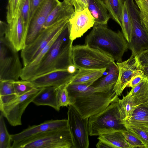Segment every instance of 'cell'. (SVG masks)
<instances>
[{"mask_svg": "<svg viewBox=\"0 0 148 148\" xmlns=\"http://www.w3.org/2000/svg\"><path fill=\"white\" fill-rule=\"evenodd\" d=\"M119 75L117 82L113 90L116 95H121L131 81L135 76L143 74L138 56L132 54L127 60L116 62Z\"/></svg>", "mask_w": 148, "mask_h": 148, "instance_id": "obj_12", "label": "cell"}, {"mask_svg": "<svg viewBox=\"0 0 148 148\" xmlns=\"http://www.w3.org/2000/svg\"><path fill=\"white\" fill-rule=\"evenodd\" d=\"M122 131L102 134L99 136L98 139L106 143L110 148H132L126 140Z\"/></svg>", "mask_w": 148, "mask_h": 148, "instance_id": "obj_23", "label": "cell"}, {"mask_svg": "<svg viewBox=\"0 0 148 148\" xmlns=\"http://www.w3.org/2000/svg\"><path fill=\"white\" fill-rule=\"evenodd\" d=\"M127 130L136 136L148 148V125L141 124H123Z\"/></svg>", "mask_w": 148, "mask_h": 148, "instance_id": "obj_28", "label": "cell"}, {"mask_svg": "<svg viewBox=\"0 0 148 148\" xmlns=\"http://www.w3.org/2000/svg\"><path fill=\"white\" fill-rule=\"evenodd\" d=\"M44 1V0H30L29 24L36 11Z\"/></svg>", "mask_w": 148, "mask_h": 148, "instance_id": "obj_37", "label": "cell"}, {"mask_svg": "<svg viewBox=\"0 0 148 148\" xmlns=\"http://www.w3.org/2000/svg\"><path fill=\"white\" fill-rule=\"evenodd\" d=\"M107 69H79L73 77L70 83H90L93 84L103 76Z\"/></svg>", "mask_w": 148, "mask_h": 148, "instance_id": "obj_22", "label": "cell"}, {"mask_svg": "<svg viewBox=\"0 0 148 148\" xmlns=\"http://www.w3.org/2000/svg\"><path fill=\"white\" fill-rule=\"evenodd\" d=\"M117 96L103 110L88 118L89 135L97 136L116 131L126 130L122 123L118 107Z\"/></svg>", "mask_w": 148, "mask_h": 148, "instance_id": "obj_5", "label": "cell"}, {"mask_svg": "<svg viewBox=\"0 0 148 148\" xmlns=\"http://www.w3.org/2000/svg\"><path fill=\"white\" fill-rule=\"evenodd\" d=\"M12 148H74V144L69 126L24 139Z\"/></svg>", "mask_w": 148, "mask_h": 148, "instance_id": "obj_4", "label": "cell"}, {"mask_svg": "<svg viewBox=\"0 0 148 148\" xmlns=\"http://www.w3.org/2000/svg\"><path fill=\"white\" fill-rule=\"evenodd\" d=\"M96 145V147L98 148H110L109 146L105 142L100 140Z\"/></svg>", "mask_w": 148, "mask_h": 148, "instance_id": "obj_42", "label": "cell"}, {"mask_svg": "<svg viewBox=\"0 0 148 148\" xmlns=\"http://www.w3.org/2000/svg\"><path fill=\"white\" fill-rule=\"evenodd\" d=\"M145 106H146L147 107H148V103H147V104L146 105H144Z\"/></svg>", "mask_w": 148, "mask_h": 148, "instance_id": "obj_45", "label": "cell"}, {"mask_svg": "<svg viewBox=\"0 0 148 148\" xmlns=\"http://www.w3.org/2000/svg\"><path fill=\"white\" fill-rule=\"evenodd\" d=\"M20 0H9L7 6L6 20L10 23L16 16Z\"/></svg>", "mask_w": 148, "mask_h": 148, "instance_id": "obj_34", "label": "cell"}, {"mask_svg": "<svg viewBox=\"0 0 148 148\" xmlns=\"http://www.w3.org/2000/svg\"><path fill=\"white\" fill-rule=\"evenodd\" d=\"M77 72L71 73L67 70H55L38 76L30 81L37 88L52 86L59 87L70 83Z\"/></svg>", "mask_w": 148, "mask_h": 148, "instance_id": "obj_15", "label": "cell"}, {"mask_svg": "<svg viewBox=\"0 0 148 148\" xmlns=\"http://www.w3.org/2000/svg\"><path fill=\"white\" fill-rule=\"evenodd\" d=\"M3 117L1 113L0 115V148H12L11 135L8 131Z\"/></svg>", "mask_w": 148, "mask_h": 148, "instance_id": "obj_31", "label": "cell"}, {"mask_svg": "<svg viewBox=\"0 0 148 148\" xmlns=\"http://www.w3.org/2000/svg\"><path fill=\"white\" fill-rule=\"evenodd\" d=\"M69 126L67 119L51 120L40 124L29 126L28 127L18 133L11 135L12 145L22 140L51 130Z\"/></svg>", "mask_w": 148, "mask_h": 148, "instance_id": "obj_16", "label": "cell"}, {"mask_svg": "<svg viewBox=\"0 0 148 148\" xmlns=\"http://www.w3.org/2000/svg\"><path fill=\"white\" fill-rule=\"evenodd\" d=\"M107 69L106 75L92 84L95 91L106 92L113 89L118 77V67L114 62Z\"/></svg>", "mask_w": 148, "mask_h": 148, "instance_id": "obj_19", "label": "cell"}, {"mask_svg": "<svg viewBox=\"0 0 148 148\" xmlns=\"http://www.w3.org/2000/svg\"><path fill=\"white\" fill-rule=\"evenodd\" d=\"M140 64L148 66V49L144 51L138 55Z\"/></svg>", "mask_w": 148, "mask_h": 148, "instance_id": "obj_39", "label": "cell"}, {"mask_svg": "<svg viewBox=\"0 0 148 148\" xmlns=\"http://www.w3.org/2000/svg\"><path fill=\"white\" fill-rule=\"evenodd\" d=\"M68 108L67 120L73 139L74 148H89L88 118H83L71 104L69 106Z\"/></svg>", "mask_w": 148, "mask_h": 148, "instance_id": "obj_11", "label": "cell"}, {"mask_svg": "<svg viewBox=\"0 0 148 148\" xmlns=\"http://www.w3.org/2000/svg\"><path fill=\"white\" fill-rule=\"evenodd\" d=\"M88 8L94 18L95 25H107L111 17L102 0H89Z\"/></svg>", "mask_w": 148, "mask_h": 148, "instance_id": "obj_21", "label": "cell"}, {"mask_svg": "<svg viewBox=\"0 0 148 148\" xmlns=\"http://www.w3.org/2000/svg\"><path fill=\"white\" fill-rule=\"evenodd\" d=\"M122 122L123 124H137L148 125V107L145 106L138 107L130 119Z\"/></svg>", "mask_w": 148, "mask_h": 148, "instance_id": "obj_29", "label": "cell"}, {"mask_svg": "<svg viewBox=\"0 0 148 148\" xmlns=\"http://www.w3.org/2000/svg\"><path fill=\"white\" fill-rule=\"evenodd\" d=\"M140 12L141 21L148 25V0H134Z\"/></svg>", "mask_w": 148, "mask_h": 148, "instance_id": "obj_36", "label": "cell"}, {"mask_svg": "<svg viewBox=\"0 0 148 148\" xmlns=\"http://www.w3.org/2000/svg\"><path fill=\"white\" fill-rule=\"evenodd\" d=\"M139 106L148 103V80L145 79L129 93Z\"/></svg>", "mask_w": 148, "mask_h": 148, "instance_id": "obj_25", "label": "cell"}, {"mask_svg": "<svg viewBox=\"0 0 148 148\" xmlns=\"http://www.w3.org/2000/svg\"><path fill=\"white\" fill-rule=\"evenodd\" d=\"M69 21L70 37L73 41L81 37L95 25L94 18L88 8L75 12Z\"/></svg>", "mask_w": 148, "mask_h": 148, "instance_id": "obj_17", "label": "cell"}, {"mask_svg": "<svg viewBox=\"0 0 148 148\" xmlns=\"http://www.w3.org/2000/svg\"><path fill=\"white\" fill-rule=\"evenodd\" d=\"M75 12L88 8L89 0H71Z\"/></svg>", "mask_w": 148, "mask_h": 148, "instance_id": "obj_38", "label": "cell"}, {"mask_svg": "<svg viewBox=\"0 0 148 148\" xmlns=\"http://www.w3.org/2000/svg\"><path fill=\"white\" fill-rule=\"evenodd\" d=\"M92 84L70 83L66 86L71 104L84 118L103 110L117 96L113 89L106 92L96 91Z\"/></svg>", "mask_w": 148, "mask_h": 148, "instance_id": "obj_1", "label": "cell"}, {"mask_svg": "<svg viewBox=\"0 0 148 148\" xmlns=\"http://www.w3.org/2000/svg\"><path fill=\"white\" fill-rule=\"evenodd\" d=\"M72 59L73 65L78 69H107L115 62L109 56L85 44L73 46Z\"/></svg>", "mask_w": 148, "mask_h": 148, "instance_id": "obj_6", "label": "cell"}, {"mask_svg": "<svg viewBox=\"0 0 148 148\" xmlns=\"http://www.w3.org/2000/svg\"><path fill=\"white\" fill-rule=\"evenodd\" d=\"M69 21L58 37L40 62L30 75L28 81L57 70H67L73 64V42L70 37Z\"/></svg>", "mask_w": 148, "mask_h": 148, "instance_id": "obj_2", "label": "cell"}, {"mask_svg": "<svg viewBox=\"0 0 148 148\" xmlns=\"http://www.w3.org/2000/svg\"><path fill=\"white\" fill-rule=\"evenodd\" d=\"M60 3L58 0H44L43 2L30 22L25 46L36 39L43 29L50 13Z\"/></svg>", "mask_w": 148, "mask_h": 148, "instance_id": "obj_13", "label": "cell"}, {"mask_svg": "<svg viewBox=\"0 0 148 148\" xmlns=\"http://www.w3.org/2000/svg\"><path fill=\"white\" fill-rule=\"evenodd\" d=\"M126 140L132 148H145L144 143L136 136L127 130L122 131Z\"/></svg>", "mask_w": 148, "mask_h": 148, "instance_id": "obj_35", "label": "cell"}, {"mask_svg": "<svg viewBox=\"0 0 148 148\" xmlns=\"http://www.w3.org/2000/svg\"><path fill=\"white\" fill-rule=\"evenodd\" d=\"M18 52L4 36H0V81L18 80L23 68Z\"/></svg>", "mask_w": 148, "mask_h": 148, "instance_id": "obj_7", "label": "cell"}, {"mask_svg": "<svg viewBox=\"0 0 148 148\" xmlns=\"http://www.w3.org/2000/svg\"><path fill=\"white\" fill-rule=\"evenodd\" d=\"M141 69L143 71V77L148 80V66H143L141 65Z\"/></svg>", "mask_w": 148, "mask_h": 148, "instance_id": "obj_41", "label": "cell"}, {"mask_svg": "<svg viewBox=\"0 0 148 148\" xmlns=\"http://www.w3.org/2000/svg\"><path fill=\"white\" fill-rule=\"evenodd\" d=\"M69 22L68 19L62 20L43 29L34 41L21 51L23 66L33 61L51 40L62 32Z\"/></svg>", "mask_w": 148, "mask_h": 148, "instance_id": "obj_8", "label": "cell"}, {"mask_svg": "<svg viewBox=\"0 0 148 148\" xmlns=\"http://www.w3.org/2000/svg\"><path fill=\"white\" fill-rule=\"evenodd\" d=\"M139 106L129 93L123 96L122 99H119L118 107L122 122L130 119L134 110Z\"/></svg>", "mask_w": 148, "mask_h": 148, "instance_id": "obj_24", "label": "cell"}, {"mask_svg": "<svg viewBox=\"0 0 148 148\" xmlns=\"http://www.w3.org/2000/svg\"><path fill=\"white\" fill-rule=\"evenodd\" d=\"M58 88L52 86L40 88L32 102L36 106H49L59 111L60 109L58 107L57 100Z\"/></svg>", "mask_w": 148, "mask_h": 148, "instance_id": "obj_20", "label": "cell"}, {"mask_svg": "<svg viewBox=\"0 0 148 148\" xmlns=\"http://www.w3.org/2000/svg\"><path fill=\"white\" fill-rule=\"evenodd\" d=\"M126 3L132 25L131 42L128 43V49L132 55L138 56L143 51L148 49V33L142 23L139 9L133 0H126Z\"/></svg>", "mask_w": 148, "mask_h": 148, "instance_id": "obj_9", "label": "cell"}, {"mask_svg": "<svg viewBox=\"0 0 148 148\" xmlns=\"http://www.w3.org/2000/svg\"><path fill=\"white\" fill-rule=\"evenodd\" d=\"M122 32L127 42H130L132 34V25L130 15L125 0L124 1L121 27Z\"/></svg>", "mask_w": 148, "mask_h": 148, "instance_id": "obj_30", "label": "cell"}, {"mask_svg": "<svg viewBox=\"0 0 148 148\" xmlns=\"http://www.w3.org/2000/svg\"><path fill=\"white\" fill-rule=\"evenodd\" d=\"M128 44L122 32H114L106 25H94L85 39V45L99 50L117 62H122Z\"/></svg>", "mask_w": 148, "mask_h": 148, "instance_id": "obj_3", "label": "cell"}, {"mask_svg": "<svg viewBox=\"0 0 148 148\" xmlns=\"http://www.w3.org/2000/svg\"><path fill=\"white\" fill-rule=\"evenodd\" d=\"M67 86H63L59 87L57 89V103L59 109H60V108L61 107H67L71 104L66 89Z\"/></svg>", "mask_w": 148, "mask_h": 148, "instance_id": "obj_33", "label": "cell"}, {"mask_svg": "<svg viewBox=\"0 0 148 148\" xmlns=\"http://www.w3.org/2000/svg\"><path fill=\"white\" fill-rule=\"evenodd\" d=\"M40 89L34 88L23 95L17 96L8 103L0 105L1 113L11 126L22 125L21 119L23 114Z\"/></svg>", "mask_w": 148, "mask_h": 148, "instance_id": "obj_10", "label": "cell"}, {"mask_svg": "<svg viewBox=\"0 0 148 148\" xmlns=\"http://www.w3.org/2000/svg\"><path fill=\"white\" fill-rule=\"evenodd\" d=\"M143 74L138 75L134 77L129 83L127 87H130L132 88L138 84L145 79L143 76Z\"/></svg>", "mask_w": 148, "mask_h": 148, "instance_id": "obj_40", "label": "cell"}, {"mask_svg": "<svg viewBox=\"0 0 148 148\" xmlns=\"http://www.w3.org/2000/svg\"><path fill=\"white\" fill-rule=\"evenodd\" d=\"M13 82L0 81V105L8 103L17 96L15 92Z\"/></svg>", "mask_w": 148, "mask_h": 148, "instance_id": "obj_27", "label": "cell"}, {"mask_svg": "<svg viewBox=\"0 0 148 148\" xmlns=\"http://www.w3.org/2000/svg\"><path fill=\"white\" fill-rule=\"evenodd\" d=\"M112 18L121 27L124 1L102 0Z\"/></svg>", "mask_w": 148, "mask_h": 148, "instance_id": "obj_26", "label": "cell"}, {"mask_svg": "<svg viewBox=\"0 0 148 148\" xmlns=\"http://www.w3.org/2000/svg\"></svg>", "mask_w": 148, "mask_h": 148, "instance_id": "obj_46", "label": "cell"}, {"mask_svg": "<svg viewBox=\"0 0 148 148\" xmlns=\"http://www.w3.org/2000/svg\"><path fill=\"white\" fill-rule=\"evenodd\" d=\"M15 92L17 96L23 95L35 87L30 81L21 80L13 81Z\"/></svg>", "mask_w": 148, "mask_h": 148, "instance_id": "obj_32", "label": "cell"}, {"mask_svg": "<svg viewBox=\"0 0 148 148\" xmlns=\"http://www.w3.org/2000/svg\"><path fill=\"white\" fill-rule=\"evenodd\" d=\"M75 13L71 0H63L57 5L48 16L43 29L62 20L70 19Z\"/></svg>", "mask_w": 148, "mask_h": 148, "instance_id": "obj_18", "label": "cell"}, {"mask_svg": "<svg viewBox=\"0 0 148 148\" xmlns=\"http://www.w3.org/2000/svg\"><path fill=\"white\" fill-rule=\"evenodd\" d=\"M141 23L146 31L148 32V25L141 21Z\"/></svg>", "mask_w": 148, "mask_h": 148, "instance_id": "obj_44", "label": "cell"}, {"mask_svg": "<svg viewBox=\"0 0 148 148\" xmlns=\"http://www.w3.org/2000/svg\"><path fill=\"white\" fill-rule=\"evenodd\" d=\"M68 71L70 73H74L78 71L76 67L73 65L69 66L67 69Z\"/></svg>", "mask_w": 148, "mask_h": 148, "instance_id": "obj_43", "label": "cell"}, {"mask_svg": "<svg viewBox=\"0 0 148 148\" xmlns=\"http://www.w3.org/2000/svg\"><path fill=\"white\" fill-rule=\"evenodd\" d=\"M28 32L23 24L20 13L8 23L4 36L17 51L25 47Z\"/></svg>", "mask_w": 148, "mask_h": 148, "instance_id": "obj_14", "label": "cell"}]
</instances>
